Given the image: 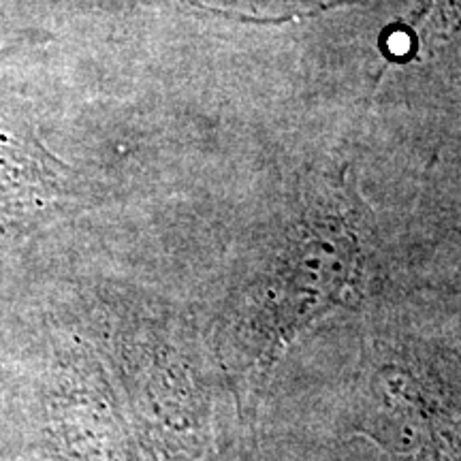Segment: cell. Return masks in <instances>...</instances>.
Wrapping results in <instances>:
<instances>
[{"instance_id":"cell-1","label":"cell","mask_w":461,"mask_h":461,"mask_svg":"<svg viewBox=\"0 0 461 461\" xmlns=\"http://www.w3.org/2000/svg\"><path fill=\"white\" fill-rule=\"evenodd\" d=\"M361 238L350 207L339 210L327 199L310 207L269 291L263 361H274L299 331L333 305L348 303L361 286Z\"/></svg>"},{"instance_id":"cell-2","label":"cell","mask_w":461,"mask_h":461,"mask_svg":"<svg viewBox=\"0 0 461 461\" xmlns=\"http://www.w3.org/2000/svg\"><path fill=\"white\" fill-rule=\"evenodd\" d=\"M56 160L37 143L0 132V214L26 207L56 184Z\"/></svg>"}]
</instances>
